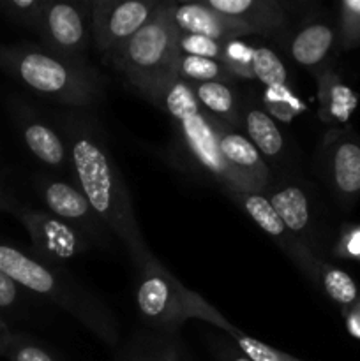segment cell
Here are the masks:
<instances>
[{"mask_svg": "<svg viewBox=\"0 0 360 361\" xmlns=\"http://www.w3.org/2000/svg\"><path fill=\"white\" fill-rule=\"evenodd\" d=\"M60 126L66 134L76 185L106 229L126 247L134 268L140 267L154 254L145 243L126 180L113 161L97 122L73 113L62 116Z\"/></svg>", "mask_w": 360, "mask_h": 361, "instance_id": "1", "label": "cell"}, {"mask_svg": "<svg viewBox=\"0 0 360 361\" xmlns=\"http://www.w3.org/2000/svg\"><path fill=\"white\" fill-rule=\"evenodd\" d=\"M155 106L172 118L176 140L184 154L205 176L217 183L224 194L258 192L247 180L236 175L222 159L219 150V127L221 122L208 116L198 104L189 83L173 78L152 99Z\"/></svg>", "mask_w": 360, "mask_h": 361, "instance_id": "2", "label": "cell"}, {"mask_svg": "<svg viewBox=\"0 0 360 361\" xmlns=\"http://www.w3.org/2000/svg\"><path fill=\"white\" fill-rule=\"evenodd\" d=\"M0 271L30 291L48 296L108 344L116 342L119 334L112 312L78 284L64 267L35 259L13 247L0 245Z\"/></svg>", "mask_w": 360, "mask_h": 361, "instance_id": "3", "label": "cell"}, {"mask_svg": "<svg viewBox=\"0 0 360 361\" xmlns=\"http://www.w3.org/2000/svg\"><path fill=\"white\" fill-rule=\"evenodd\" d=\"M136 271L138 314L152 330L175 334L189 319H201L221 328L226 334H232L235 328L200 295L189 291L182 282L176 281L155 256H150L136 267Z\"/></svg>", "mask_w": 360, "mask_h": 361, "instance_id": "4", "label": "cell"}, {"mask_svg": "<svg viewBox=\"0 0 360 361\" xmlns=\"http://www.w3.org/2000/svg\"><path fill=\"white\" fill-rule=\"evenodd\" d=\"M14 71L28 88L69 108H90L104 97L101 74L85 60L49 48L16 53Z\"/></svg>", "mask_w": 360, "mask_h": 361, "instance_id": "5", "label": "cell"}, {"mask_svg": "<svg viewBox=\"0 0 360 361\" xmlns=\"http://www.w3.org/2000/svg\"><path fill=\"white\" fill-rule=\"evenodd\" d=\"M176 32L169 18L168 4L141 30H138L112 59L108 60L143 97L148 101L162 90L175 76V63L179 56Z\"/></svg>", "mask_w": 360, "mask_h": 361, "instance_id": "6", "label": "cell"}, {"mask_svg": "<svg viewBox=\"0 0 360 361\" xmlns=\"http://www.w3.org/2000/svg\"><path fill=\"white\" fill-rule=\"evenodd\" d=\"M157 0H95L90 9V32L95 48L112 59L161 9Z\"/></svg>", "mask_w": 360, "mask_h": 361, "instance_id": "7", "label": "cell"}, {"mask_svg": "<svg viewBox=\"0 0 360 361\" xmlns=\"http://www.w3.org/2000/svg\"><path fill=\"white\" fill-rule=\"evenodd\" d=\"M321 169L339 207L352 210L360 200V136L352 130H332L321 150Z\"/></svg>", "mask_w": 360, "mask_h": 361, "instance_id": "8", "label": "cell"}, {"mask_svg": "<svg viewBox=\"0 0 360 361\" xmlns=\"http://www.w3.org/2000/svg\"><path fill=\"white\" fill-rule=\"evenodd\" d=\"M88 9H92V4L46 2L39 18V28L49 49L83 60L90 35L87 27V18L90 16Z\"/></svg>", "mask_w": 360, "mask_h": 361, "instance_id": "9", "label": "cell"}, {"mask_svg": "<svg viewBox=\"0 0 360 361\" xmlns=\"http://www.w3.org/2000/svg\"><path fill=\"white\" fill-rule=\"evenodd\" d=\"M41 196L53 217L73 226L85 236V240L101 243L109 236L106 226L92 210L80 187L74 183L49 178L41 185Z\"/></svg>", "mask_w": 360, "mask_h": 361, "instance_id": "10", "label": "cell"}, {"mask_svg": "<svg viewBox=\"0 0 360 361\" xmlns=\"http://www.w3.org/2000/svg\"><path fill=\"white\" fill-rule=\"evenodd\" d=\"M25 224L37 243L42 259L48 263L64 267L85 250V236L53 215L28 214Z\"/></svg>", "mask_w": 360, "mask_h": 361, "instance_id": "11", "label": "cell"}, {"mask_svg": "<svg viewBox=\"0 0 360 361\" xmlns=\"http://www.w3.org/2000/svg\"><path fill=\"white\" fill-rule=\"evenodd\" d=\"M168 11L176 32L180 34L205 35L222 42L251 34L239 21L219 14L205 2L168 4Z\"/></svg>", "mask_w": 360, "mask_h": 361, "instance_id": "12", "label": "cell"}, {"mask_svg": "<svg viewBox=\"0 0 360 361\" xmlns=\"http://www.w3.org/2000/svg\"><path fill=\"white\" fill-rule=\"evenodd\" d=\"M219 150L226 164L254 187L258 192L267 194L270 190V171L258 152V148L240 134L236 129L222 126L219 127Z\"/></svg>", "mask_w": 360, "mask_h": 361, "instance_id": "13", "label": "cell"}, {"mask_svg": "<svg viewBox=\"0 0 360 361\" xmlns=\"http://www.w3.org/2000/svg\"><path fill=\"white\" fill-rule=\"evenodd\" d=\"M219 14L239 21L251 34H272L286 27L288 14L275 0H203Z\"/></svg>", "mask_w": 360, "mask_h": 361, "instance_id": "14", "label": "cell"}, {"mask_svg": "<svg viewBox=\"0 0 360 361\" xmlns=\"http://www.w3.org/2000/svg\"><path fill=\"white\" fill-rule=\"evenodd\" d=\"M339 41L337 25L325 20H314L302 25L289 42V55L306 69H318L330 56Z\"/></svg>", "mask_w": 360, "mask_h": 361, "instance_id": "15", "label": "cell"}, {"mask_svg": "<svg viewBox=\"0 0 360 361\" xmlns=\"http://www.w3.org/2000/svg\"><path fill=\"white\" fill-rule=\"evenodd\" d=\"M272 207L292 235L307 236L314 228L313 200L299 183H286L267 192Z\"/></svg>", "mask_w": 360, "mask_h": 361, "instance_id": "16", "label": "cell"}, {"mask_svg": "<svg viewBox=\"0 0 360 361\" xmlns=\"http://www.w3.org/2000/svg\"><path fill=\"white\" fill-rule=\"evenodd\" d=\"M200 108L208 116L221 122L222 126L236 127L242 126V104L239 101L235 87L228 81H210V83L191 85Z\"/></svg>", "mask_w": 360, "mask_h": 361, "instance_id": "17", "label": "cell"}, {"mask_svg": "<svg viewBox=\"0 0 360 361\" xmlns=\"http://www.w3.org/2000/svg\"><path fill=\"white\" fill-rule=\"evenodd\" d=\"M242 127L246 129L247 140L258 148L261 157L277 159L284 150V137L281 129L267 109L254 102L246 101L242 104Z\"/></svg>", "mask_w": 360, "mask_h": 361, "instance_id": "18", "label": "cell"}, {"mask_svg": "<svg viewBox=\"0 0 360 361\" xmlns=\"http://www.w3.org/2000/svg\"><path fill=\"white\" fill-rule=\"evenodd\" d=\"M23 140L28 150L35 155V159L44 166L53 169H71L69 148H67L66 140L56 134L55 129L41 120L28 122L23 129Z\"/></svg>", "mask_w": 360, "mask_h": 361, "instance_id": "19", "label": "cell"}, {"mask_svg": "<svg viewBox=\"0 0 360 361\" xmlns=\"http://www.w3.org/2000/svg\"><path fill=\"white\" fill-rule=\"evenodd\" d=\"M228 197H232L244 212L251 217V221L258 226L260 229H263L268 236L275 240L277 243H281L282 249H286V245L289 243L288 238V229L282 224L281 217L277 215V212L272 207L270 200L267 197L265 192H232L226 194Z\"/></svg>", "mask_w": 360, "mask_h": 361, "instance_id": "20", "label": "cell"}, {"mask_svg": "<svg viewBox=\"0 0 360 361\" xmlns=\"http://www.w3.org/2000/svg\"><path fill=\"white\" fill-rule=\"evenodd\" d=\"M175 76L189 85H200L210 83V81H228L229 83L233 74L221 60L179 55L175 63Z\"/></svg>", "mask_w": 360, "mask_h": 361, "instance_id": "21", "label": "cell"}, {"mask_svg": "<svg viewBox=\"0 0 360 361\" xmlns=\"http://www.w3.org/2000/svg\"><path fill=\"white\" fill-rule=\"evenodd\" d=\"M251 73H253V78L267 87V90L286 88L288 71L277 53L272 51L267 46L254 48L253 59H251Z\"/></svg>", "mask_w": 360, "mask_h": 361, "instance_id": "22", "label": "cell"}, {"mask_svg": "<svg viewBox=\"0 0 360 361\" xmlns=\"http://www.w3.org/2000/svg\"><path fill=\"white\" fill-rule=\"evenodd\" d=\"M176 49H179V55L201 56V59L221 60L222 62L224 42L217 41V39L205 37V35L180 34L179 32V35H176Z\"/></svg>", "mask_w": 360, "mask_h": 361, "instance_id": "23", "label": "cell"}, {"mask_svg": "<svg viewBox=\"0 0 360 361\" xmlns=\"http://www.w3.org/2000/svg\"><path fill=\"white\" fill-rule=\"evenodd\" d=\"M228 335L232 337V341L239 345L240 351L246 353L253 361H302L286 355V353L279 351V349L272 348V345L265 344V342L258 341V338L242 334V331L236 330V328H233L232 334Z\"/></svg>", "mask_w": 360, "mask_h": 361, "instance_id": "24", "label": "cell"}, {"mask_svg": "<svg viewBox=\"0 0 360 361\" xmlns=\"http://www.w3.org/2000/svg\"><path fill=\"white\" fill-rule=\"evenodd\" d=\"M339 9V42L344 48H355L360 44V0H346Z\"/></svg>", "mask_w": 360, "mask_h": 361, "instance_id": "25", "label": "cell"}, {"mask_svg": "<svg viewBox=\"0 0 360 361\" xmlns=\"http://www.w3.org/2000/svg\"><path fill=\"white\" fill-rule=\"evenodd\" d=\"M13 361H56L49 351L32 342H23L13 351Z\"/></svg>", "mask_w": 360, "mask_h": 361, "instance_id": "26", "label": "cell"}, {"mask_svg": "<svg viewBox=\"0 0 360 361\" xmlns=\"http://www.w3.org/2000/svg\"><path fill=\"white\" fill-rule=\"evenodd\" d=\"M214 355L217 361H253L246 353L240 351L239 345L232 341H226V338H217L214 342Z\"/></svg>", "mask_w": 360, "mask_h": 361, "instance_id": "27", "label": "cell"}, {"mask_svg": "<svg viewBox=\"0 0 360 361\" xmlns=\"http://www.w3.org/2000/svg\"><path fill=\"white\" fill-rule=\"evenodd\" d=\"M18 296V288L16 282L11 277H7L4 271H0V307L6 309V307H11L14 302H16Z\"/></svg>", "mask_w": 360, "mask_h": 361, "instance_id": "28", "label": "cell"}, {"mask_svg": "<svg viewBox=\"0 0 360 361\" xmlns=\"http://www.w3.org/2000/svg\"><path fill=\"white\" fill-rule=\"evenodd\" d=\"M133 361H184V360L180 358V353H175L173 349L164 348L161 349V351L152 349V351H148L147 355L138 356V360H133Z\"/></svg>", "mask_w": 360, "mask_h": 361, "instance_id": "29", "label": "cell"}, {"mask_svg": "<svg viewBox=\"0 0 360 361\" xmlns=\"http://www.w3.org/2000/svg\"><path fill=\"white\" fill-rule=\"evenodd\" d=\"M352 310V316L348 317V328L355 337L360 338V300H356L355 307Z\"/></svg>", "mask_w": 360, "mask_h": 361, "instance_id": "30", "label": "cell"}, {"mask_svg": "<svg viewBox=\"0 0 360 361\" xmlns=\"http://www.w3.org/2000/svg\"><path fill=\"white\" fill-rule=\"evenodd\" d=\"M7 342H9V337H7V331L6 328L0 324V349H4L7 345Z\"/></svg>", "mask_w": 360, "mask_h": 361, "instance_id": "31", "label": "cell"}]
</instances>
